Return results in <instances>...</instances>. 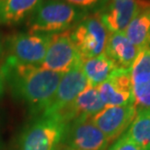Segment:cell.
<instances>
[{
    "mask_svg": "<svg viewBox=\"0 0 150 150\" xmlns=\"http://www.w3.org/2000/svg\"><path fill=\"white\" fill-rule=\"evenodd\" d=\"M0 71L13 96L35 114H42L49 106L63 75L40 66L22 65L8 58H5Z\"/></svg>",
    "mask_w": 150,
    "mask_h": 150,
    "instance_id": "obj_1",
    "label": "cell"
},
{
    "mask_svg": "<svg viewBox=\"0 0 150 150\" xmlns=\"http://www.w3.org/2000/svg\"><path fill=\"white\" fill-rule=\"evenodd\" d=\"M86 16L85 9L63 0H43L28 17L27 28L31 32H63L75 26Z\"/></svg>",
    "mask_w": 150,
    "mask_h": 150,
    "instance_id": "obj_2",
    "label": "cell"
},
{
    "mask_svg": "<svg viewBox=\"0 0 150 150\" xmlns=\"http://www.w3.org/2000/svg\"><path fill=\"white\" fill-rule=\"evenodd\" d=\"M65 128L66 124L57 118L41 116L22 133L19 150H58Z\"/></svg>",
    "mask_w": 150,
    "mask_h": 150,
    "instance_id": "obj_3",
    "label": "cell"
},
{
    "mask_svg": "<svg viewBox=\"0 0 150 150\" xmlns=\"http://www.w3.org/2000/svg\"><path fill=\"white\" fill-rule=\"evenodd\" d=\"M52 34L20 32L6 41L8 55L6 58L22 65L40 66L46 55Z\"/></svg>",
    "mask_w": 150,
    "mask_h": 150,
    "instance_id": "obj_4",
    "label": "cell"
},
{
    "mask_svg": "<svg viewBox=\"0 0 150 150\" xmlns=\"http://www.w3.org/2000/svg\"><path fill=\"white\" fill-rule=\"evenodd\" d=\"M70 35L81 59L104 53L108 31L98 15L86 16L70 31Z\"/></svg>",
    "mask_w": 150,
    "mask_h": 150,
    "instance_id": "obj_5",
    "label": "cell"
},
{
    "mask_svg": "<svg viewBox=\"0 0 150 150\" xmlns=\"http://www.w3.org/2000/svg\"><path fill=\"white\" fill-rule=\"evenodd\" d=\"M62 145L74 150H107L110 142L91 118H80L66 124Z\"/></svg>",
    "mask_w": 150,
    "mask_h": 150,
    "instance_id": "obj_6",
    "label": "cell"
},
{
    "mask_svg": "<svg viewBox=\"0 0 150 150\" xmlns=\"http://www.w3.org/2000/svg\"><path fill=\"white\" fill-rule=\"evenodd\" d=\"M80 62L81 58L71 39L70 31L67 30L52 34L40 67L51 72L65 74Z\"/></svg>",
    "mask_w": 150,
    "mask_h": 150,
    "instance_id": "obj_7",
    "label": "cell"
},
{
    "mask_svg": "<svg viewBox=\"0 0 150 150\" xmlns=\"http://www.w3.org/2000/svg\"><path fill=\"white\" fill-rule=\"evenodd\" d=\"M136 112L138 110L133 103L123 106H105L91 119L111 144L127 132Z\"/></svg>",
    "mask_w": 150,
    "mask_h": 150,
    "instance_id": "obj_8",
    "label": "cell"
},
{
    "mask_svg": "<svg viewBox=\"0 0 150 150\" xmlns=\"http://www.w3.org/2000/svg\"><path fill=\"white\" fill-rule=\"evenodd\" d=\"M88 86L89 82L82 71L80 62L62 75L52 101L41 116H55L60 110L69 106Z\"/></svg>",
    "mask_w": 150,
    "mask_h": 150,
    "instance_id": "obj_9",
    "label": "cell"
},
{
    "mask_svg": "<svg viewBox=\"0 0 150 150\" xmlns=\"http://www.w3.org/2000/svg\"><path fill=\"white\" fill-rule=\"evenodd\" d=\"M105 106H123L133 103L130 69L116 68L106 81L97 86Z\"/></svg>",
    "mask_w": 150,
    "mask_h": 150,
    "instance_id": "obj_10",
    "label": "cell"
},
{
    "mask_svg": "<svg viewBox=\"0 0 150 150\" xmlns=\"http://www.w3.org/2000/svg\"><path fill=\"white\" fill-rule=\"evenodd\" d=\"M146 0H110L100 16L109 33L122 32L141 10Z\"/></svg>",
    "mask_w": 150,
    "mask_h": 150,
    "instance_id": "obj_11",
    "label": "cell"
},
{
    "mask_svg": "<svg viewBox=\"0 0 150 150\" xmlns=\"http://www.w3.org/2000/svg\"><path fill=\"white\" fill-rule=\"evenodd\" d=\"M104 107L105 105L98 94L97 87L89 85L69 106L52 117L67 124L80 118H92Z\"/></svg>",
    "mask_w": 150,
    "mask_h": 150,
    "instance_id": "obj_12",
    "label": "cell"
},
{
    "mask_svg": "<svg viewBox=\"0 0 150 150\" xmlns=\"http://www.w3.org/2000/svg\"><path fill=\"white\" fill-rule=\"evenodd\" d=\"M139 50L131 43L124 31L108 33L104 53L118 68L130 69Z\"/></svg>",
    "mask_w": 150,
    "mask_h": 150,
    "instance_id": "obj_13",
    "label": "cell"
},
{
    "mask_svg": "<svg viewBox=\"0 0 150 150\" xmlns=\"http://www.w3.org/2000/svg\"><path fill=\"white\" fill-rule=\"evenodd\" d=\"M124 32L139 50L150 47V1L146 0L141 10L131 21Z\"/></svg>",
    "mask_w": 150,
    "mask_h": 150,
    "instance_id": "obj_14",
    "label": "cell"
},
{
    "mask_svg": "<svg viewBox=\"0 0 150 150\" xmlns=\"http://www.w3.org/2000/svg\"><path fill=\"white\" fill-rule=\"evenodd\" d=\"M81 68L89 82V85L97 87L109 78L114 70L118 67L106 54L81 59Z\"/></svg>",
    "mask_w": 150,
    "mask_h": 150,
    "instance_id": "obj_15",
    "label": "cell"
},
{
    "mask_svg": "<svg viewBox=\"0 0 150 150\" xmlns=\"http://www.w3.org/2000/svg\"><path fill=\"white\" fill-rule=\"evenodd\" d=\"M43 0H0V25H13L24 21Z\"/></svg>",
    "mask_w": 150,
    "mask_h": 150,
    "instance_id": "obj_16",
    "label": "cell"
},
{
    "mask_svg": "<svg viewBox=\"0 0 150 150\" xmlns=\"http://www.w3.org/2000/svg\"><path fill=\"white\" fill-rule=\"evenodd\" d=\"M125 134L141 150H150V108L138 110Z\"/></svg>",
    "mask_w": 150,
    "mask_h": 150,
    "instance_id": "obj_17",
    "label": "cell"
},
{
    "mask_svg": "<svg viewBox=\"0 0 150 150\" xmlns=\"http://www.w3.org/2000/svg\"><path fill=\"white\" fill-rule=\"evenodd\" d=\"M132 85L143 84L150 81V47L140 50L130 68Z\"/></svg>",
    "mask_w": 150,
    "mask_h": 150,
    "instance_id": "obj_18",
    "label": "cell"
},
{
    "mask_svg": "<svg viewBox=\"0 0 150 150\" xmlns=\"http://www.w3.org/2000/svg\"><path fill=\"white\" fill-rule=\"evenodd\" d=\"M133 104L136 110L150 108V81L143 84L132 85Z\"/></svg>",
    "mask_w": 150,
    "mask_h": 150,
    "instance_id": "obj_19",
    "label": "cell"
},
{
    "mask_svg": "<svg viewBox=\"0 0 150 150\" xmlns=\"http://www.w3.org/2000/svg\"><path fill=\"white\" fill-rule=\"evenodd\" d=\"M107 150H141L126 134L121 136L113 143H111Z\"/></svg>",
    "mask_w": 150,
    "mask_h": 150,
    "instance_id": "obj_20",
    "label": "cell"
},
{
    "mask_svg": "<svg viewBox=\"0 0 150 150\" xmlns=\"http://www.w3.org/2000/svg\"><path fill=\"white\" fill-rule=\"evenodd\" d=\"M63 1L69 3L71 5H74L76 7L85 9L89 7H93L98 2H103V0H63Z\"/></svg>",
    "mask_w": 150,
    "mask_h": 150,
    "instance_id": "obj_21",
    "label": "cell"
},
{
    "mask_svg": "<svg viewBox=\"0 0 150 150\" xmlns=\"http://www.w3.org/2000/svg\"><path fill=\"white\" fill-rule=\"evenodd\" d=\"M5 79H4V76H3V74L0 71V98L3 96L4 94V90H5Z\"/></svg>",
    "mask_w": 150,
    "mask_h": 150,
    "instance_id": "obj_22",
    "label": "cell"
},
{
    "mask_svg": "<svg viewBox=\"0 0 150 150\" xmlns=\"http://www.w3.org/2000/svg\"><path fill=\"white\" fill-rule=\"evenodd\" d=\"M2 54H3V45H2L1 40H0V58H1Z\"/></svg>",
    "mask_w": 150,
    "mask_h": 150,
    "instance_id": "obj_23",
    "label": "cell"
},
{
    "mask_svg": "<svg viewBox=\"0 0 150 150\" xmlns=\"http://www.w3.org/2000/svg\"><path fill=\"white\" fill-rule=\"evenodd\" d=\"M58 150H74V149H71V148H68V147H65V146H62V148H59Z\"/></svg>",
    "mask_w": 150,
    "mask_h": 150,
    "instance_id": "obj_24",
    "label": "cell"
},
{
    "mask_svg": "<svg viewBox=\"0 0 150 150\" xmlns=\"http://www.w3.org/2000/svg\"><path fill=\"white\" fill-rule=\"evenodd\" d=\"M108 0H103V3H105V2H107Z\"/></svg>",
    "mask_w": 150,
    "mask_h": 150,
    "instance_id": "obj_25",
    "label": "cell"
}]
</instances>
